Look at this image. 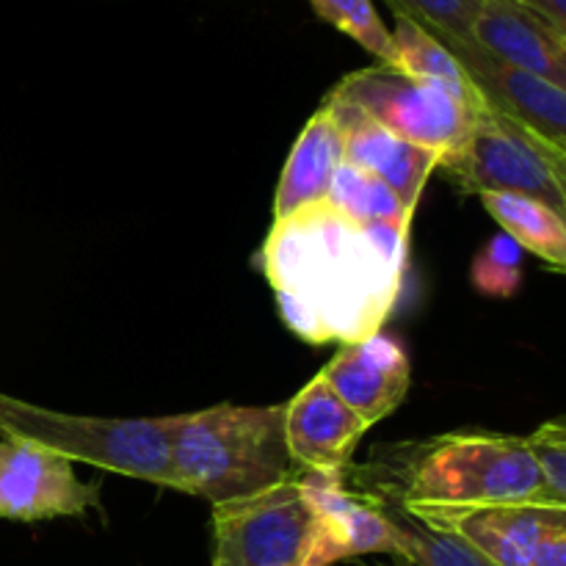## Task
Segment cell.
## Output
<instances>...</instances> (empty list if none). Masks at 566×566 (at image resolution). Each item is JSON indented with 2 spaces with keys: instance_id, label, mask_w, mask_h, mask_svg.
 I'll use <instances>...</instances> for the list:
<instances>
[{
  "instance_id": "ba28073f",
  "label": "cell",
  "mask_w": 566,
  "mask_h": 566,
  "mask_svg": "<svg viewBox=\"0 0 566 566\" xmlns=\"http://www.w3.org/2000/svg\"><path fill=\"white\" fill-rule=\"evenodd\" d=\"M437 42L446 44L448 53L459 61L486 108L517 122L558 153H566V88L495 59L473 39L442 36Z\"/></svg>"
},
{
  "instance_id": "7a4b0ae2",
  "label": "cell",
  "mask_w": 566,
  "mask_h": 566,
  "mask_svg": "<svg viewBox=\"0 0 566 566\" xmlns=\"http://www.w3.org/2000/svg\"><path fill=\"white\" fill-rule=\"evenodd\" d=\"M343 479L354 486L387 495L403 509L562 503L542 481L525 437L490 431L379 448L365 468L348 464Z\"/></svg>"
},
{
  "instance_id": "cb8c5ba5",
  "label": "cell",
  "mask_w": 566,
  "mask_h": 566,
  "mask_svg": "<svg viewBox=\"0 0 566 566\" xmlns=\"http://www.w3.org/2000/svg\"><path fill=\"white\" fill-rule=\"evenodd\" d=\"M528 566H566V523L547 531L531 553Z\"/></svg>"
},
{
  "instance_id": "5b68a950",
  "label": "cell",
  "mask_w": 566,
  "mask_h": 566,
  "mask_svg": "<svg viewBox=\"0 0 566 566\" xmlns=\"http://www.w3.org/2000/svg\"><path fill=\"white\" fill-rule=\"evenodd\" d=\"M437 171L462 193H523L566 216V153L486 105L475 111L468 138L442 155Z\"/></svg>"
},
{
  "instance_id": "277c9868",
  "label": "cell",
  "mask_w": 566,
  "mask_h": 566,
  "mask_svg": "<svg viewBox=\"0 0 566 566\" xmlns=\"http://www.w3.org/2000/svg\"><path fill=\"white\" fill-rule=\"evenodd\" d=\"M0 440L25 442L66 462L177 490L169 418H86L0 392Z\"/></svg>"
},
{
  "instance_id": "6da1fadb",
  "label": "cell",
  "mask_w": 566,
  "mask_h": 566,
  "mask_svg": "<svg viewBox=\"0 0 566 566\" xmlns=\"http://www.w3.org/2000/svg\"><path fill=\"white\" fill-rule=\"evenodd\" d=\"M407 247L409 235L365 230L324 199L274 221L260 263L287 329L343 346L379 335L390 318Z\"/></svg>"
},
{
  "instance_id": "d6986e66",
  "label": "cell",
  "mask_w": 566,
  "mask_h": 566,
  "mask_svg": "<svg viewBox=\"0 0 566 566\" xmlns=\"http://www.w3.org/2000/svg\"><path fill=\"white\" fill-rule=\"evenodd\" d=\"M392 17H396V31L390 36L398 53V70L415 77H429V81L448 83V86L462 88V92H475L470 86L464 70L459 66V61L448 53L446 44L437 42L418 22L407 20L401 14Z\"/></svg>"
},
{
  "instance_id": "7402d4cb",
  "label": "cell",
  "mask_w": 566,
  "mask_h": 566,
  "mask_svg": "<svg viewBox=\"0 0 566 566\" xmlns=\"http://www.w3.org/2000/svg\"><path fill=\"white\" fill-rule=\"evenodd\" d=\"M392 14L418 22L431 36L470 39L481 0H387Z\"/></svg>"
},
{
  "instance_id": "d4e9b609",
  "label": "cell",
  "mask_w": 566,
  "mask_h": 566,
  "mask_svg": "<svg viewBox=\"0 0 566 566\" xmlns=\"http://www.w3.org/2000/svg\"><path fill=\"white\" fill-rule=\"evenodd\" d=\"M514 3L536 11V14L545 17L556 31L566 33V0H514Z\"/></svg>"
},
{
  "instance_id": "7c38bea8",
  "label": "cell",
  "mask_w": 566,
  "mask_h": 566,
  "mask_svg": "<svg viewBox=\"0 0 566 566\" xmlns=\"http://www.w3.org/2000/svg\"><path fill=\"white\" fill-rule=\"evenodd\" d=\"M321 105L329 111L337 130H340L343 164L374 175L376 180L385 182L401 199V205L409 213H415L426 180L437 171L440 155L431 153V149L415 147V144L401 142L392 133L381 130L363 111L332 97V94H326Z\"/></svg>"
},
{
  "instance_id": "ac0fdd59",
  "label": "cell",
  "mask_w": 566,
  "mask_h": 566,
  "mask_svg": "<svg viewBox=\"0 0 566 566\" xmlns=\"http://www.w3.org/2000/svg\"><path fill=\"white\" fill-rule=\"evenodd\" d=\"M348 486L365 492V495L392 520L398 534V558H401V562L412 566H495L486 562L484 556H479L473 547L464 545L462 539H457L453 534L429 528V525H423L420 520H415L412 514L403 512V509L398 506L396 501H390V497L379 495V492L363 490V486Z\"/></svg>"
},
{
  "instance_id": "3957f363",
  "label": "cell",
  "mask_w": 566,
  "mask_h": 566,
  "mask_svg": "<svg viewBox=\"0 0 566 566\" xmlns=\"http://www.w3.org/2000/svg\"><path fill=\"white\" fill-rule=\"evenodd\" d=\"M171 468L177 490L213 506L249 501L296 479L280 407H219L171 415Z\"/></svg>"
},
{
  "instance_id": "4fadbf2b",
  "label": "cell",
  "mask_w": 566,
  "mask_h": 566,
  "mask_svg": "<svg viewBox=\"0 0 566 566\" xmlns=\"http://www.w3.org/2000/svg\"><path fill=\"white\" fill-rule=\"evenodd\" d=\"M368 426L329 390L321 376L285 403V440L293 462L315 473H343Z\"/></svg>"
},
{
  "instance_id": "e0dca14e",
  "label": "cell",
  "mask_w": 566,
  "mask_h": 566,
  "mask_svg": "<svg viewBox=\"0 0 566 566\" xmlns=\"http://www.w3.org/2000/svg\"><path fill=\"white\" fill-rule=\"evenodd\" d=\"M329 202L370 232L409 235V227H412L415 213L403 208L401 199L385 182L348 164H340V169H337L329 191Z\"/></svg>"
},
{
  "instance_id": "ffe728a7",
  "label": "cell",
  "mask_w": 566,
  "mask_h": 566,
  "mask_svg": "<svg viewBox=\"0 0 566 566\" xmlns=\"http://www.w3.org/2000/svg\"><path fill=\"white\" fill-rule=\"evenodd\" d=\"M310 3L321 20L335 25L337 31L352 36L357 44H363L368 53L379 59V64L398 66V53L390 31L385 28L370 0H310Z\"/></svg>"
},
{
  "instance_id": "2e32d148",
  "label": "cell",
  "mask_w": 566,
  "mask_h": 566,
  "mask_svg": "<svg viewBox=\"0 0 566 566\" xmlns=\"http://www.w3.org/2000/svg\"><path fill=\"white\" fill-rule=\"evenodd\" d=\"M481 202L520 249L534 252L553 271L566 269V224L558 210L523 193H484Z\"/></svg>"
},
{
  "instance_id": "9a60e30c",
  "label": "cell",
  "mask_w": 566,
  "mask_h": 566,
  "mask_svg": "<svg viewBox=\"0 0 566 566\" xmlns=\"http://www.w3.org/2000/svg\"><path fill=\"white\" fill-rule=\"evenodd\" d=\"M343 164V138L329 111L321 105L298 133L274 199V221L287 219L307 205L329 199L332 182Z\"/></svg>"
},
{
  "instance_id": "8fae6325",
  "label": "cell",
  "mask_w": 566,
  "mask_h": 566,
  "mask_svg": "<svg viewBox=\"0 0 566 566\" xmlns=\"http://www.w3.org/2000/svg\"><path fill=\"white\" fill-rule=\"evenodd\" d=\"M318 376L368 429L390 418L412 387L407 354L385 335L343 343Z\"/></svg>"
},
{
  "instance_id": "52a82bcc",
  "label": "cell",
  "mask_w": 566,
  "mask_h": 566,
  "mask_svg": "<svg viewBox=\"0 0 566 566\" xmlns=\"http://www.w3.org/2000/svg\"><path fill=\"white\" fill-rule=\"evenodd\" d=\"M302 473L265 495L213 506V566H310L318 517Z\"/></svg>"
},
{
  "instance_id": "484cf974",
  "label": "cell",
  "mask_w": 566,
  "mask_h": 566,
  "mask_svg": "<svg viewBox=\"0 0 566 566\" xmlns=\"http://www.w3.org/2000/svg\"><path fill=\"white\" fill-rule=\"evenodd\" d=\"M396 566H412V564H407V562H398Z\"/></svg>"
},
{
  "instance_id": "44dd1931",
  "label": "cell",
  "mask_w": 566,
  "mask_h": 566,
  "mask_svg": "<svg viewBox=\"0 0 566 566\" xmlns=\"http://www.w3.org/2000/svg\"><path fill=\"white\" fill-rule=\"evenodd\" d=\"M473 287L492 298H512L523 285V249L506 235L497 232L473 260L470 269Z\"/></svg>"
},
{
  "instance_id": "8992f818",
  "label": "cell",
  "mask_w": 566,
  "mask_h": 566,
  "mask_svg": "<svg viewBox=\"0 0 566 566\" xmlns=\"http://www.w3.org/2000/svg\"><path fill=\"white\" fill-rule=\"evenodd\" d=\"M329 94L363 111L381 130L415 147L431 149L440 158L468 138L475 111L484 105L475 92L407 75L387 64L352 72Z\"/></svg>"
},
{
  "instance_id": "30bf717a",
  "label": "cell",
  "mask_w": 566,
  "mask_h": 566,
  "mask_svg": "<svg viewBox=\"0 0 566 566\" xmlns=\"http://www.w3.org/2000/svg\"><path fill=\"white\" fill-rule=\"evenodd\" d=\"M387 497V495H385ZM403 509V506H401ZM423 525L453 534L495 566H528L542 536L566 523V503H506L481 509H403Z\"/></svg>"
},
{
  "instance_id": "5bb4252c",
  "label": "cell",
  "mask_w": 566,
  "mask_h": 566,
  "mask_svg": "<svg viewBox=\"0 0 566 566\" xmlns=\"http://www.w3.org/2000/svg\"><path fill=\"white\" fill-rule=\"evenodd\" d=\"M470 39L495 59L566 88V33L536 11L514 0H481Z\"/></svg>"
},
{
  "instance_id": "9c48e42d",
  "label": "cell",
  "mask_w": 566,
  "mask_h": 566,
  "mask_svg": "<svg viewBox=\"0 0 566 566\" xmlns=\"http://www.w3.org/2000/svg\"><path fill=\"white\" fill-rule=\"evenodd\" d=\"M92 509H99V484L77 479L72 462L25 442L0 440V517L39 523Z\"/></svg>"
},
{
  "instance_id": "603a6c76",
  "label": "cell",
  "mask_w": 566,
  "mask_h": 566,
  "mask_svg": "<svg viewBox=\"0 0 566 566\" xmlns=\"http://www.w3.org/2000/svg\"><path fill=\"white\" fill-rule=\"evenodd\" d=\"M531 459L556 501L566 503V420L553 418L525 437Z\"/></svg>"
}]
</instances>
